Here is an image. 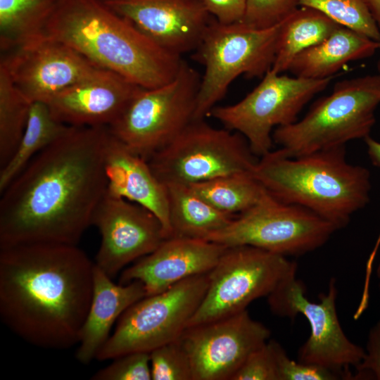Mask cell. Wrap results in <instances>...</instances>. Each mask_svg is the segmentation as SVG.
Wrapping results in <instances>:
<instances>
[{"label": "cell", "mask_w": 380, "mask_h": 380, "mask_svg": "<svg viewBox=\"0 0 380 380\" xmlns=\"http://www.w3.org/2000/svg\"><path fill=\"white\" fill-rule=\"evenodd\" d=\"M109 136L108 126H71L30 160L0 192V248L77 245L107 192Z\"/></svg>", "instance_id": "6da1fadb"}, {"label": "cell", "mask_w": 380, "mask_h": 380, "mask_svg": "<svg viewBox=\"0 0 380 380\" xmlns=\"http://www.w3.org/2000/svg\"><path fill=\"white\" fill-rule=\"evenodd\" d=\"M94 262L77 245L0 248V317L15 334L46 349L78 344L94 289Z\"/></svg>", "instance_id": "7a4b0ae2"}, {"label": "cell", "mask_w": 380, "mask_h": 380, "mask_svg": "<svg viewBox=\"0 0 380 380\" xmlns=\"http://www.w3.org/2000/svg\"><path fill=\"white\" fill-rule=\"evenodd\" d=\"M44 35L142 88L170 82L183 61L101 0H58Z\"/></svg>", "instance_id": "3957f363"}, {"label": "cell", "mask_w": 380, "mask_h": 380, "mask_svg": "<svg viewBox=\"0 0 380 380\" xmlns=\"http://www.w3.org/2000/svg\"><path fill=\"white\" fill-rule=\"evenodd\" d=\"M251 172L277 200L308 208L337 229L370 200V172L347 161L346 146L295 158L270 151Z\"/></svg>", "instance_id": "277c9868"}, {"label": "cell", "mask_w": 380, "mask_h": 380, "mask_svg": "<svg viewBox=\"0 0 380 380\" xmlns=\"http://www.w3.org/2000/svg\"><path fill=\"white\" fill-rule=\"evenodd\" d=\"M379 103L380 74L340 81L302 120L275 128L273 141L281 155L295 158L365 139L376 122Z\"/></svg>", "instance_id": "5b68a950"}, {"label": "cell", "mask_w": 380, "mask_h": 380, "mask_svg": "<svg viewBox=\"0 0 380 380\" xmlns=\"http://www.w3.org/2000/svg\"><path fill=\"white\" fill-rule=\"evenodd\" d=\"M281 24L260 29L242 22L223 24L211 19L195 50L194 58L204 72L194 120L208 116L240 75L260 78L271 70Z\"/></svg>", "instance_id": "8992f818"}, {"label": "cell", "mask_w": 380, "mask_h": 380, "mask_svg": "<svg viewBox=\"0 0 380 380\" xmlns=\"http://www.w3.org/2000/svg\"><path fill=\"white\" fill-rule=\"evenodd\" d=\"M201 79L183 60L170 82L137 91L108 127L110 133L148 160L194 120Z\"/></svg>", "instance_id": "52a82bcc"}, {"label": "cell", "mask_w": 380, "mask_h": 380, "mask_svg": "<svg viewBox=\"0 0 380 380\" xmlns=\"http://www.w3.org/2000/svg\"><path fill=\"white\" fill-rule=\"evenodd\" d=\"M208 284L209 272L196 275L134 303L120 317L96 359L103 361L132 352L150 353L177 340L201 303Z\"/></svg>", "instance_id": "ba28073f"}, {"label": "cell", "mask_w": 380, "mask_h": 380, "mask_svg": "<svg viewBox=\"0 0 380 380\" xmlns=\"http://www.w3.org/2000/svg\"><path fill=\"white\" fill-rule=\"evenodd\" d=\"M258 160L241 134L217 129L203 119L193 120L148 161L165 185H191L227 175L252 172Z\"/></svg>", "instance_id": "9c48e42d"}, {"label": "cell", "mask_w": 380, "mask_h": 380, "mask_svg": "<svg viewBox=\"0 0 380 380\" xmlns=\"http://www.w3.org/2000/svg\"><path fill=\"white\" fill-rule=\"evenodd\" d=\"M338 229L308 208L281 202L267 191L207 241L226 247L251 246L273 253L299 256L325 244Z\"/></svg>", "instance_id": "30bf717a"}, {"label": "cell", "mask_w": 380, "mask_h": 380, "mask_svg": "<svg viewBox=\"0 0 380 380\" xmlns=\"http://www.w3.org/2000/svg\"><path fill=\"white\" fill-rule=\"evenodd\" d=\"M296 272L286 277L267 297L270 310L291 319L302 315L308 320L310 334L298 351V361L327 368L342 379H354L350 367L361 362L365 350L348 338L340 324L336 279H331L327 292L314 303L306 297L305 286Z\"/></svg>", "instance_id": "8fae6325"}, {"label": "cell", "mask_w": 380, "mask_h": 380, "mask_svg": "<svg viewBox=\"0 0 380 380\" xmlns=\"http://www.w3.org/2000/svg\"><path fill=\"white\" fill-rule=\"evenodd\" d=\"M297 268L286 257L256 247H226L209 272L206 293L187 327L246 310L255 300L267 297Z\"/></svg>", "instance_id": "7c38bea8"}, {"label": "cell", "mask_w": 380, "mask_h": 380, "mask_svg": "<svg viewBox=\"0 0 380 380\" xmlns=\"http://www.w3.org/2000/svg\"><path fill=\"white\" fill-rule=\"evenodd\" d=\"M333 77H291L270 70L243 99L232 105L215 106L208 115L226 129L241 134L260 158L271 151L274 128L296 122L305 105L324 90Z\"/></svg>", "instance_id": "4fadbf2b"}, {"label": "cell", "mask_w": 380, "mask_h": 380, "mask_svg": "<svg viewBox=\"0 0 380 380\" xmlns=\"http://www.w3.org/2000/svg\"><path fill=\"white\" fill-rule=\"evenodd\" d=\"M270 336V330L246 310L189 327L179 340L189 357L193 380H231L248 355Z\"/></svg>", "instance_id": "5bb4252c"}, {"label": "cell", "mask_w": 380, "mask_h": 380, "mask_svg": "<svg viewBox=\"0 0 380 380\" xmlns=\"http://www.w3.org/2000/svg\"><path fill=\"white\" fill-rule=\"evenodd\" d=\"M3 53L0 66L32 103L46 102L105 70L70 46L45 35Z\"/></svg>", "instance_id": "9a60e30c"}, {"label": "cell", "mask_w": 380, "mask_h": 380, "mask_svg": "<svg viewBox=\"0 0 380 380\" xmlns=\"http://www.w3.org/2000/svg\"><path fill=\"white\" fill-rule=\"evenodd\" d=\"M91 225L101 236L94 263L110 278L167 239L162 223L151 211L108 191L95 210Z\"/></svg>", "instance_id": "2e32d148"}, {"label": "cell", "mask_w": 380, "mask_h": 380, "mask_svg": "<svg viewBox=\"0 0 380 380\" xmlns=\"http://www.w3.org/2000/svg\"><path fill=\"white\" fill-rule=\"evenodd\" d=\"M169 51H195L211 20L199 0H101Z\"/></svg>", "instance_id": "e0dca14e"}, {"label": "cell", "mask_w": 380, "mask_h": 380, "mask_svg": "<svg viewBox=\"0 0 380 380\" xmlns=\"http://www.w3.org/2000/svg\"><path fill=\"white\" fill-rule=\"evenodd\" d=\"M225 248L207 240L170 237L122 270L118 283L139 281L146 296L154 295L184 279L210 272Z\"/></svg>", "instance_id": "ac0fdd59"}, {"label": "cell", "mask_w": 380, "mask_h": 380, "mask_svg": "<svg viewBox=\"0 0 380 380\" xmlns=\"http://www.w3.org/2000/svg\"><path fill=\"white\" fill-rule=\"evenodd\" d=\"M142 87L107 70L68 87L47 104L58 121L74 127L111 125Z\"/></svg>", "instance_id": "d6986e66"}, {"label": "cell", "mask_w": 380, "mask_h": 380, "mask_svg": "<svg viewBox=\"0 0 380 380\" xmlns=\"http://www.w3.org/2000/svg\"><path fill=\"white\" fill-rule=\"evenodd\" d=\"M107 191L151 211L163 224L166 238L172 236L166 186L148 161L129 149L110 132L105 156Z\"/></svg>", "instance_id": "ffe728a7"}, {"label": "cell", "mask_w": 380, "mask_h": 380, "mask_svg": "<svg viewBox=\"0 0 380 380\" xmlns=\"http://www.w3.org/2000/svg\"><path fill=\"white\" fill-rule=\"evenodd\" d=\"M145 296L146 290L141 281L115 284L94 263L93 294L80 333L76 359L84 365L96 359L110 336L115 321L127 308Z\"/></svg>", "instance_id": "44dd1931"}, {"label": "cell", "mask_w": 380, "mask_h": 380, "mask_svg": "<svg viewBox=\"0 0 380 380\" xmlns=\"http://www.w3.org/2000/svg\"><path fill=\"white\" fill-rule=\"evenodd\" d=\"M379 48V42L340 26L319 44L299 53L289 71L306 79L334 77L346 63L369 58Z\"/></svg>", "instance_id": "7402d4cb"}, {"label": "cell", "mask_w": 380, "mask_h": 380, "mask_svg": "<svg viewBox=\"0 0 380 380\" xmlns=\"http://www.w3.org/2000/svg\"><path fill=\"white\" fill-rule=\"evenodd\" d=\"M165 186L171 237L207 240L235 217L213 207L188 185L169 184Z\"/></svg>", "instance_id": "603a6c76"}, {"label": "cell", "mask_w": 380, "mask_h": 380, "mask_svg": "<svg viewBox=\"0 0 380 380\" xmlns=\"http://www.w3.org/2000/svg\"><path fill=\"white\" fill-rule=\"evenodd\" d=\"M338 24L312 8H297L281 22L271 70L278 74L289 71L301 51L327 39Z\"/></svg>", "instance_id": "cb8c5ba5"}, {"label": "cell", "mask_w": 380, "mask_h": 380, "mask_svg": "<svg viewBox=\"0 0 380 380\" xmlns=\"http://www.w3.org/2000/svg\"><path fill=\"white\" fill-rule=\"evenodd\" d=\"M58 0H0V48L6 52L44 34Z\"/></svg>", "instance_id": "d4e9b609"}, {"label": "cell", "mask_w": 380, "mask_h": 380, "mask_svg": "<svg viewBox=\"0 0 380 380\" xmlns=\"http://www.w3.org/2000/svg\"><path fill=\"white\" fill-rule=\"evenodd\" d=\"M70 127L55 119L45 102H32L19 144L8 162L0 168V192L37 153L64 134Z\"/></svg>", "instance_id": "484cf974"}, {"label": "cell", "mask_w": 380, "mask_h": 380, "mask_svg": "<svg viewBox=\"0 0 380 380\" xmlns=\"http://www.w3.org/2000/svg\"><path fill=\"white\" fill-rule=\"evenodd\" d=\"M188 186L217 210L233 215L255 205L266 192L251 172L227 175Z\"/></svg>", "instance_id": "4316f807"}, {"label": "cell", "mask_w": 380, "mask_h": 380, "mask_svg": "<svg viewBox=\"0 0 380 380\" xmlns=\"http://www.w3.org/2000/svg\"><path fill=\"white\" fill-rule=\"evenodd\" d=\"M31 105L0 66V168L8 162L19 144Z\"/></svg>", "instance_id": "83f0119b"}, {"label": "cell", "mask_w": 380, "mask_h": 380, "mask_svg": "<svg viewBox=\"0 0 380 380\" xmlns=\"http://www.w3.org/2000/svg\"><path fill=\"white\" fill-rule=\"evenodd\" d=\"M298 5L316 9L339 25L380 42V30L362 0H298Z\"/></svg>", "instance_id": "f1b7e54d"}, {"label": "cell", "mask_w": 380, "mask_h": 380, "mask_svg": "<svg viewBox=\"0 0 380 380\" xmlns=\"http://www.w3.org/2000/svg\"><path fill=\"white\" fill-rule=\"evenodd\" d=\"M149 355L152 380H193L191 361L179 338Z\"/></svg>", "instance_id": "f546056e"}, {"label": "cell", "mask_w": 380, "mask_h": 380, "mask_svg": "<svg viewBox=\"0 0 380 380\" xmlns=\"http://www.w3.org/2000/svg\"><path fill=\"white\" fill-rule=\"evenodd\" d=\"M91 379L152 380L149 353L132 352L117 357L107 367L97 371Z\"/></svg>", "instance_id": "4dcf8cb0"}, {"label": "cell", "mask_w": 380, "mask_h": 380, "mask_svg": "<svg viewBox=\"0 0 380 380\" xmlns=\"http://www.w3.org/2000/svg\"><path fill=\"white\" fill-rule=\"evenodd\" d=\"M275 360L279 380H336L342 377L322 367L291 360L283 347L269 340Z\"/></svg>", "instance_id": "1f68e13d"}, {"label": "cell", "mask_w": 380, "mask_h": 380, "mask_svg": "<svg viewBox=\"0 0 380 380\" xmlns=\"http://www.w3.org/2000/svg\"><path fill=\"white\" fill-rule=\"evenodd\" d=\"M298 0H248L242 23L268 28L284 21L298 7Z\"/></svg>", "instance_id": "d6a6232c"}, {"label": "cell", "mask_w": 380, "mask_h": 380, "mask_svg": "<svg viewBox=\"0 0 380 380\" xmlns=\"http://www.w3.org/2000/svg\"><path fill=\"white\" fill-rule=\"evenodd\" d=\"M269 340L248 355L231 380H279Z\"/></svg>", "instance_id": "836d02e7"}, {"label": "cell", "mask_w": 380, "mask_h": 380, "mask_svg": "<svg viewBox=\"0 0 380 380\" xmlns=\"http://www.w3.org/2000/svg\"><path fill=\"white\" fill-rule=\"evenodd\" d=\"M365 350L364 358L355 367L354 379L380 380V320L370 329Z\"/></svg>", "instance_id": "e575fe53"}, {"label": "cell", "mask_w": 380, "mask_h": 380, "mask_svg": "<svg viewBox=\"0 0 380 380\" xmlns=\"http://www.w3.org/2000/svg\"><path fill=\"white\" fill-rule=\"evenodd\" d=\"M206 11L217 22L232 24L241 22L248 0H199Z\"/></svg>", "instance_id": "d590c367"}, {"label": "cell", "mask_w": 380, "mask_h": 380, "mask_svg": "<svg viewBox=\"0 0 380 380\" xmlns=\"http://www.w3.org/2000/svg\"><path fill=\"white\" fill-rule=\"evenodd\" d=\"M379 246H380V233L377 238L376 243L372 252L369 254V256L366 263L365 281H364V285L362 288V292L365 293H367L369 292L370 279H371V275H372V272L373 270L374 261L375 260V257L376 255Z\"/></svg>", "instance_id": "8d00e7d4"}, {"label": "cell", "mask_w": 380, "mask_h": 380, "mask_svg": "<svg viewBox=\"0 0 380 380\" xmlns=\"http://www.w3.org/2000/svg\"><path fill=\"white\" fill-rule=\"evenodd\" d=\"M365 141L367 146V153L372 163L380 167V142L369 136L365 139Z\"/></svg>", "instance_id": "74e56055"}, {"label": "cell", "mask_w": 380, "mask_h": 380, "mask_svg": "<svg viewBox=\"0 0 380 380\" xmlns=\"http://www.w3.org/2000/svg\"><path fill=\"white\" fill-rule=\"evenodd\" d=\"M380 30V0H362Z\"/></svg>", "instance_id": "f35d334b"}, {"label": "cell", "mask_w": 380, "mask_h": 380, "mask_svg": "<svg viewBox=\"0 0 380 380\" xmlns=\"http://www.w3.org/2000/svg\"><path fill=\"white\" fill-rule=\"evenodd\" d=\"M376 277L378 280V287L380 292V263L379 264L376 269Z\"/></svg>", "instance_id": "ab89813d"}, {"label": "cell", "mask_w": 380, "mask_h": 380, "mask_svg": "<svg viewBox=\"0 0 380 380\" xmlns=\"http://www.w3.org/2000/svg\"><path fill=\"white\" fill-rule=\"evenodd\" d=\"M379 49H380V42H379ZM377 69H378L379 73L380 74V57H379V59L378 63H377Z\"/></svg>", "instance_id": "60d3db41"}]
</instances>
